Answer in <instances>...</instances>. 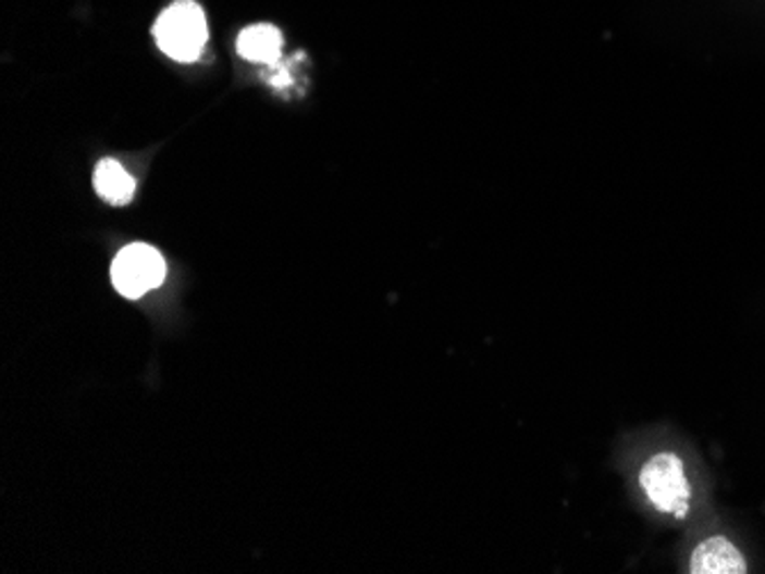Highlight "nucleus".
Returning a JSON list of instances; mask_svg holds the SVG:
<instances>
[{
	"label": "nucleus",
	"instance_id": "nucleus-1",
	"mask_svg": "<svg viewBox=\"0 0 765 574\" xmlns=\"http://www.w3.org/2000/svg\"><path fill=\"white\" fill-rule=\"evenodd\" d=\"M155 37L159 49L177 62L198 60L207 43V18L198 3L180 0L157 21Z\"/></svg>",
	"mask_w": 765,
	"mask_h": 574
},
{
	"label": "nucleus",
	"instance_id": "nucleus-2",
	"mask_svg": "<svg viewBox=\"0 0 765 574\" xmlns=\"http://www.w3.org/2000/svg\"><path fill=\"white\" fill-rule=\"evenodd\" d=\"M111 279L120 296L138 300L163 284L165 261L157 248L145 246V242H134V246H126L115 257Z\"/></svg>",
	"mask_w": 765,
	"mask_h": 574
},
{
	"label": "nucleus",
	"instance_id": "nucleus-3",
	"mask_svg": "<svg viewBox=\"0 0 765 574\" xmlns=\"http://www.w3.org/2000/svg\"><path fill=\"white\" fill-rule=\"evenodd\" d=\"M640 483L655 508L679 517L686 515L690 488L683 472V462L674 453H661L651 458L640 474Z\"/></svg>",
	"mask_w": 765,
	"mask_h": 574
},
{
	"label": "nucleus",
	"instance_id": "nucleus-4",
	"mask_svg": "<svg viewBox=\"0 0 765 574\" xmlns=\"http://www.w3.org/2000/svg\"><path fill=\"white\" fill-rule=\"evenodd\" d=\"M692 574H745L748 563L740 551L723 536L708 538L699 545L690 561Z\"/></svg>",
	"mask_w": 765,
	"mask_h": 574
},
{
	"label": "nucleus",
	"instance_id": "nucleus-5",
	"mask_svg": "<svg viewBox=\"0 0 765 574\" xmlns=\"http://www.w3.org/2000/svg\"><path fill=\"white\" fill-rule=\"evenodd\" d=\"M282 49V35L275 26L257 24L246 28L236 39V51L242 58L259 64H275Z\"/></svg>",
	"mask_w": 765,
	"mask_h": 574
},
{
	"label": "nucleus",
	"instance_id": "nucleus-6",
	"mask_svg": "<svg viewBox=\"0 0 765 574\" xmlns=\"http://www.w3.org/2000/svg\"><path fill=\"white\" fill-rule=\"evenodd\" d=\"M95 190L108 204H128L134 200L136 182L118 161L106 159L95 170Z\"/></svg>",
	"mask_w": 765,
	"mask_h": 574
}]
</instances>
